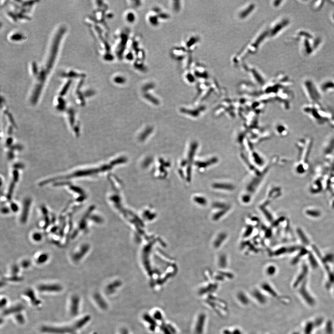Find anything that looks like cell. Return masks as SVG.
I'll list each match as a JSON object with an SVG mask.
<instances>
[{
    "label": "cell",
    "instance_id": "8",
    "mask_svg": "<svg viewBox=\"0 0 334 334\" xmlns=\"http://www.w3.org/2000/svg\"><path fill=\"white\" fill-rule=\"evenodd\" d=\"M11 209L14 211H16L18 210V206L15 203H12L11 205Z\"/></svg>",
    "mask_w": 334,
    "mask_h": 334
},
{
    "label": "cell",
    "instance_id": "6",
    "mask_svg": "<svg viewBox=\"0 0 334 334\" xmlns=\"http://www.w3.org/2000/svg\"><path fill=\"white\" fill-rule=\"evenodd\" d=\"M48 255L46 253H44V254H42V255L39 257L37 259V263L39 264H42L45 263L46 261H47V259H48Z\"/></svg>",
    "mask_w": 334,
    "mask_h": 334
},
{
    "label": "cell",
    "instance_id": "10",
    "mask_svg": "<svg viewBox=\"0 0 334 334\" xmlns=\"http://www.w3.org/2000/svg\"><path fill=\"white\" fill-rule=\"evenodd\" d=\"M2 211L4 214H7L9 213V210L7 208H4V210H2Z\"/></svg>",
    "mask_w": 334,
    "mask_h": 334
},
{
    "label": "cell",
    "instance_id": "5",
    "mask_svg": "<svg viewBox=\"0 0 334 334\" xmlns=\"http://www.w3.org/2000/svg\"><path fill=\"white\" fill-rule=\"evenodd\" d=\"M226 237V234H221L219 235L214 242V247H218L221 246L220 245L222 242V241L225 240Z\"/></svg>",
    "mask_w": 334,
    "mask_h": 334
},
{
    "label": "cell",
    "instance_id": "2",
    "mask_svg": "<svg viewBox=\"0 0 334 334\" xmlns=\"http://www.w3.org/2000/svg\"><path fill=\"white\" fill-rule=\"evenodd\" d=\"M31 204L30 199H27L24 201L23 204V210L21 215V221L22 223H25L27 221L29 216V211Z\"/></svg>",
    "mask_w": 334,
    "mask_h": 334
},
{
    "label": "cell",
    "instance_id": "3",
    "mask_svg": "<svg viewBox=\"0 0 334 334\" xmlns=\"http://www.w3.org/2000/svg\"><path fill=\"white\" fill-rule=\"evenodd\" d=\"M89 246L88 245L84 244L82 245L80 248V250L73 254L72 257L73 260L76 262L80 261L84 257L86 252H87Z\"/></svg>",
    "mask_w": 334,
    "mask_h": 334
},
{
    "label": "cell",
    "instance_id": "1",
    "mask_svg": "<svg viewBox=\"0 0 334 334\" xmlns=\"http://www.w3.org/2000/svg\"><path fill=\"white\" fill-rule=\"evenodd\" d=\"M40 291L45 292H59L62 289L60 285L57 284H44L39 287Z\"/></svg>",
    "mask_w": 334,
    "mask_h": 334
},
{
    "label": "cell",
    "instance_id": "4",
    "mask_svg": "<svg viewBox=\"0 0 334 334\" xmlns=\"http://www.w3.org/2000/svg\"><path fill=\"white\" fill-rule=\"evenodd\" d=\"M80 306V300L78 297L73 296L70 302V311L72 315H75L78 313Z\"/></svg>",
    "mask_w": 334,
    "mask_h": 334
},
{
    "label": "cell",
    "instance_id": "9",
    "mask_svg": "<svg viewBox=\"0 0 334 334\" xmlns=\"http://www.w3.org/2000/svg\"><path fill=\"white\" fill-rule=\"evenodd\" d=\"M22 264V266L24 268H26V267H28L29 265V262L28 261H24Z\"/></svg>",
    "mask_w": 334,
    "mask_h": 334
},
{
    "label": "cell",
    "instance_id": "7",
    "mask_svg": "<svg viewBox=\"0 0 334 334\" xmlns=\"http://www.w3.org/2000/svg\"><path fill=\"white\" fill-rule=\"evenodd\" d=\"M33 239L34 241H39L40 240H42V235L40 233H36L34 234L32 236Z\"/></svg>",
    "mask_w": 334,
    "mask_h": 334
}]
</instances>
